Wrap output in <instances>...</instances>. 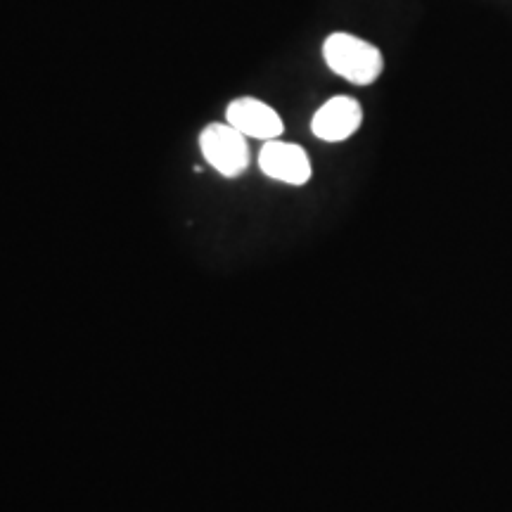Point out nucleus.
<instances>
[{"mask_svg": "<svg viewBox=\"0 0 512 512\" xmlns=\"http://www.w3.org/2000/svg\"><path fill=\"white\" fill-rule=\"evenodd\" d=\"M259 169L273 181L285 185H306L311 181V159L302 145L275 138L266 140L259 152Z\"/></svg>", "mask_w": 512, "mask_h": 512, "instance_id": "7ed1b4c3", "label": "nucleus"}, {"mask_svg": "<svg viewBox=\"0 0 512 512\" xmlns=\"http://www.w3.org/2000/svg\"><path fill=\"white\" fill-rule=\"evenodd\" d=\"M202 157L214 171L226 178H238L249 166V145L238 128L228 124H209L200 133Z\"/></svg>", "mask_w": 512, "mask_h": 512, "instance_id": "f03ea898", "label": "nucleus"}, {"mask_svg": "<svg viewBox=\"0 0 512 512\" xmlns=\"http://www.w3.org/2000/svg\"><path fill=\"white\" fill-rule=\"evenodd\" d=\"M323 60L332 74L342 76L354 86H370L380 79L384 69L380 48L347 31H335L325 38Z\"/></svg>", "mask_w": 512, "mask_h": 512, "instance_id": "f257e3e1", "label": "nucleus"}, {"mask_svg": "<svg viewBox=\"0 0 512 512\" xmlns=\"http://www.w3.org/2000/svg\"><path fill=\"white\" fill-rule=\"evenodd\" d=\"M363 124L361 102L349 98V95H335L320 110L313 114L311 131L313 136L325 140V143H342L354 136Z\"/></svg>", "mask_w": 512, "mask_h": 512, "instance_id": "20e7f679", "label": "nucleus"}, {"mask_svg": "<svg viewBox=\"0 0 512 512\" xmlns=\"http://www.w3.org/2000/svg\"><path fill=\"white\" fill-rule=\"evenodd\" d=\"M226 121L245 138L275 140L283 136L285 124L271 105L259 98H238L228 105Z\"/></svg>", "mask_w": 512, "mask_h": 512, "instance_id": "39448f33", "label": "nucleus"}]
</instances>
